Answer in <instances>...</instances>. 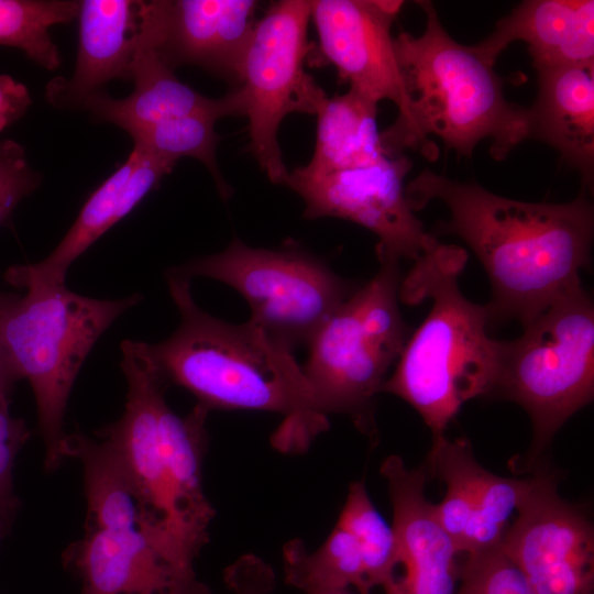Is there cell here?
Segmentation results:
<instances>
[{
	"label": "cell",
	"mask_w": 594,
	"mask_h": 594,
	"mask_svg": "<svg viewBox=\"0 0 594 594\" xmlns=\"http://www.w3.org/2000/svg\"><path fill=\"white\" fill-rule=\"evenodd\" d=\"M405 194L414 211L435 199L448 208L438 230L462 239L485 268L491 324L510 319L524 328L588 265L594 209L584 191L564 204L527 202L425 169Z\"/></svg>",
	"instance_id": "6da1fadb"
},
{
	"label": "cell",
	"mask_w": 594,
	"mask_h": 594,
	"mask_svg": "<svg viewBox=\"0 0 594 594\" xmlns=\"http://www.w3.org/2000/svg\"><path fill=\"white\" fill-rule=\"evenodd\" d=\"M166 280L180 323L165 340L146 343L165 383L186 388L209 411L282 414L274 447L305 451L329 425L292 352L250 320L234 324L204 311L193 298L189 278L170 270Z\"/></svg>",
	"instance_id": "7a4b0ae2"
},
{
	"label": "cell",
	"mask_w": 594,
	"mask_h": 594,
	"mask_svg": "<svg viewBox=\"0 0 594 594\" xmlns=\"http://www.w3.org/2000/svg\"><path fill=\"white\" fill-rule=\"evenodd\" d=\"M466 260L463 248L438 242L415 261L399 286L402 302L430 299L431 307L382 392L408 403L432 437L444 435L463 404L491 396L497 375L499 341L488 336L487 306L472 302L459 288Z\"/></svg>",
	"instance_id": "3957f363"
},
{
	"label": "cell",
	"mask_w": 594,
	"mask_h": 594,
	"mask_svg": "<svg viewBox=\"0 0 594 594\" xmlns=\"http://www.w3.org/2000/svg\"><path fill=\"white\" fill-rule=\"evenodd\" d=\"M421 35L402 32L395 52L408 97V117L381 132L387 155L415 147L428 158L437 150L429 135L447 148L470 157L482 140H490L492 156L504 160L528 139L527 108L509 102L503 80L474 46L454 41L429 1Z\"/></svg>",
	"instance_id": "277c9868"
},
{
	"label": "cell",
	"mask_w": 594,
	"mask_h": 594,
	"mask_svg": "<svg viewBox=\"0 0 594 594\" xmlns=\"http://www.w3.org/2000/svg\"><path fill=\"white\" fill-rule=\"evenodd\" d=\"M23 289L11 297L0 332L19 380H28L34 393L45 465L52 470L67 457L64 417L80 367L102 333L142 297L98 299L65 285Z\"/></svg>",
	"instance_id": "5b68a950"
},
{
	"label": "cell",
	"mask_w": 594,
	"mask_h": 594,
	"mask_svg": "<svg viewBox=\"0 0 594 594\" xmlns=\"http://www.w3.org/2000/svg\"><path fill=\"white\" fill-rule=\"evenodd\" d=\"M375 276L350 297L310 341L302 367L318 409L348 416L377 441L376 396L409 336L399 309V262L381 258Z\"/></svg>",
	"instance_id": "8992f818"
},
{
	"label": "cell",
	"mask_w": 594,
	"mask_h": 594,
	"mask_svg": "<svg viewBox=\"0 0 594 594\" xmlns=\"http://www.w3.org/2000/svg\"><path fill=\"white\" fill-rule=\"evenodd\" d=\"M492 396L521 406L534 429L530 464L594 395V306L581 279L558 296L521 336L499 341Z\"/></svg>",
	"instance_id": "52a82bcc"
},
{
	"label": "cell",
	"mask_w": 594,
	"mask_h": 594,
	"mask_svg": "<svg viewBox=\"0 0 594 594\" xmlns=\"http://www.w3.org/2000/svg\"><path fill=\"white\" fill-rule=\"evenodd\" d=\"M208 277L238 290L251 308L250 321L288 351L309 344L354 292L322 261L299 250H266L234 238L220 253L173 268Z\"/></svg>",
	"instance_id": "ba28073f"
},
{
	"label": "cell",
	"mask_w": 594,
	"mask_h": 594,
	"mask_svg": "<svg viewBox=\"0 0 594 594\" xmlns=\"http://www.w3.org/2000/svg\"><path fill=\"white\" fill-rule=\"evenodd\" d=\"M310 1L282 0L255 21L241 69L240 88L249 119V150L268 179L284 184L288 170L277 140L292 112L316 114L327 97L305 72Z\"/></svg>",
	"instance_id": "9c48e42d"
},
{
	"label": "cell",
	"mask_w": 594,
	"mask_h": 594,
	"mask_svg": "<svg viewBox=\"0 0 594 594\" xmlns=\"http://www.w3.org/2000/svg\"><path fill=\"white\" fill-rule=\"evenodd\" d=\"M121 353L120 365L128 384L124 411L98 435L113 444L139 487L145 534L170 562L194 570L202 548L184 522L158 441V411L167 384L152 362L145 342L125 340Z\"/></svg>",
	"instance_id": "30bf717a"
},
{
	"label": "cell",
	"mask_w": 594,
	"mask_h": 594,
	"mask_svg": "<svg viewBox=\"0 0 594 594\" xmlns=\"http://www.w3.org/2000/svg\"><path fill=\"white\" fill-rule=\"evenodd\" d=\"M411 166L399 154L324 175H308L297 167L284 185L302 198L307 219L350 220L377 235L378 260L416 261L439 241L425 230L406 198L404 179Z\"/></svg>",
	"instance_id": "8fae6325"
},
{
	"label": "cell",
	"mask_w": 594,
	"mask_h": 594,
	"mask_svg": "<svg viewBox=\"0 0 594 594\" xmlns=\"http://www.w3.org/2000/svg\"><path fill=\"white\" fill-rule=\"evenodd\" d=\"M502 549L535 594H594V528L564 501L557 474L538 469L517 506Z\"/></svg>",
	"instance_id": "7c38bea8"
},
{
	"label": "cell",
	"mask_w": 594,
	"mask_h": 594,
	"mask_svg": "<svg viewBox=\"0 0 594 594\" xmlns=\"http://www.w3.org/2000/svg\"><path fill=\"white\" fill-rule=\"evenodd\" d=\"M254 0L139 1V26L172 68L196 66L240 86Z\"/></svg>",
	"instance_id": "4fadbf2b"
},
{
	"label": "cell",
	"mask_w": 594,
	"mask_h": 594,
	"mask_svg": "<svg viewBox=\"0 0 594 594\" xmlns=\"http://www.w3.org/2000/svg\"><path fill=\"white\" fill-rule=\"evenodd\" d=\"M403 1L312 0L314 21L323 57L349 81L350 89L378 103L393 101L408 117V97L391 34Z\"/></svg>",
	"instance_id": "5bb4252c"
},
{
	"label": "cell",
	"mask_w": 594,
	"mask_h": 594,
	"mask_svg": "<svg viewBox=\"0 0 594 594\" xmlns=\"http://www.w3.org/2000/svg\"><path fill=\"white\" fill-rule=\"evenodd\" d=\"M80 594H216L195 570L170 562L140 528H86L64 553Z\"/></svg>",
	"instance_id": "9a60e30c"
},
{
	"label": "cell",
	"mask_w": 594,
	"mask_h": 594,
	"mask_svg": "<svg viewBox=\"0 0 594 594\" xmlns=\"http://www.w3.org/2000/svg\"><path fill=\"white\" fill-rule=\"evenodd\" d=\"M393 506V524L404 574L385 594H455L460 566L452 539L425 495L427 469L408 468L399 455L381 464Z\"/></svg>",
	"instance_id": "2e32d148"
},
{
	"label": "cell",
	"mask_w": 594,
	"mask_h": 594,
	"mask_svg": "<svg viewBox=\"0 0 594 594\" xmlns=\"http://www.w3.org/2000/svg\"><path fill=\"white\" fill-rule=\"evenodd\" d=\"M175 165L133 146L128 158L84 204L56 248L42 261L10 266L11 286L65 285L70 265L100 237L127 217Z\"/></svg>",
	"instance_id": "e0dca14e"
},
{
	"label": "cell",
	"mask_w": 594,
	"mask_h": 594,
	"mask_svg": "<svg viewBox=\"0 0 594 594\" xmlns=\"http://www.w3.org/2000/svg\"><path fill=\"white\" fill-rule=\"evenodd\" d=\"M135 0H81L78 10V51L70 77H55L45 88L48 103L58 109L85 110L113 79L130 80L138 44Z\"/></svg>",
	"instance_id": "ac0fdd59"
},
{
	"label": "cell",
	"mask_w": 594,
	"mask_h": 594,
	"mask_svg": "<svg viewBox=\"0 0 594 594\" xmlns=\"http://www.w3.org/2000/svg\"><path fill=\"white\" fill-rule=\"evenodd\" d=\"M130 80L134 88L129 96L117 99L105 91L92 97L85 110L94 119L111 123L128 134L164 119L191 113H215L221 119L245 114L240 88L220 98L194 90L177 78L140 26Z\"/></svg>",
	"instance_id": "d6986e66"
},
{
	"label": "cell",
	"mask_w": 594,
	"mask_h": 594,
	"mask_svg": "<svg viewBox=\"0 0 594 594\" xmlns=\"http://www.w3.org/2000/svg\"><path fill=\"white\" fill-rule=\"evenodd\" d=\"M515 41L527 43L536 70L594 64V1H524L474 47L495 64L499 54Z\"/></svg>",
	"instance_id": "ffe728a7"
},
{
	"label": "cell",
	"mask_w": 594,
	"mask_h": 594,
	"mask_svg": "<svg viewBox=\"0 0 594 594\" xmlns=\"http://www.w3.org/2000/svg\"><path fill=\"white\" fill-rule=\"evenodd\" d=\"M538 92L528 107V139L554 147L592 188L594 176V64L537 69Z\"/></svg>",
	"instance_id": "44dd1931"
},
{
	"label": "cell",
	"mask_w": 594,
	"mask_h": 594,
	"mask_svg": "<svg viewBox=\"0 0 594 594\" xmlns=\"http://www.w3.org/2000/svg\"><path fill=\"white\" fill-rule=\"evenodd\" d=\"M315 151L307 165L308 175L369 166L387 155L377 125V103L353 89L326 97L316 111Z\"/></svg>",
	"instance_id": "7402d4cb"
},
{
	"label": "cell",
	"mask_w": 594,
	"mask_h": 594,
	"mask_svg": "<svg viewBox=\"0 0 594 594\" xmlns=\"http://www.w3.org/2000/svg\"><path fill=\"white\" fill-rule=\"evenodd\" d=\"M67 455L79 458L84 465L88 510L86 528H141L145 514L139 487L113 444L99 437H67Z\"/></svg>",
	"instance_id": "603a6c76"
},
{
	"label": "cell",
	"mask_w": 594,
	"mask_h": 594,
	"mask_svg": "<svg viewBox=\"0 0 594 594\" xmlns=\"http://www.w3.org/2000/svg\"><path fill=\"white\" fill-rule=\"evenodd\" d=\"M427 473L447 486V493L435 510L441 526L461 553L465 530L474 515L483 475L486 471L475 459L466 439L449 440L446 435L432 437Z\"/></svg>",
	"instance_id": "cb8c5ba5"
},
{
	"label": "cell",
	"mask_w": 594,
	"mask_h": 594,
	"mask_svg": "<svg viewBox=\"0 0 594 594\" xmlns=\"http://www.w3.org/2000/svg\"><path fill=\"white\" fill-rule=\"evenodd\" d=\"M221 118L215 113L200 112L164 119L129 135L133 146L173 165L182 157L200 161L215 179L222 198L232 189L223 179L216 158L220 135L215 125Z\"/></svg>",
	"instance_id": "d4e9b609"
},
{
	"label": "cell",
	"mask_w": 594,
	"mask_h": 594,
	"mask_svg": "<svg viewBox=\"0 0 594 594\" xmlns=\"http://www.w3.org/2000/svg\"><path fill=\"white\" fill-rule=\"evenodd\" d=\"M78 10L75 0H0V45L18 48L37 66L55 70L62 56L50 31L72 22Z\"/></svg>",
	"instance_id": "484cf974"
},
{
	"label": "cell",
	"mask_w": 594,
	"mask_h": 594,
	"mask_svg": "<svg viewBox=\"0 0 594 594\" xmlns=\"http://www.w3.org/2000/svg\"><path fill=\"white\" fill-rule=\"evenodd\" d=\"M530 482L528 477H504L485 471L474 515L465 530L461 552L472 554L502 546L509 518Z\"/></svg>",
	"instance_id": "4316f807"
},
{
	"label": "cell",
	"mask_w": 594,
	"mask_h": 594,
	"mask_svg": "<svg viewBox=\"0 0 594 594\" xmlns=\"http://www.w3.org/2000/svg\"><path fill=\"white\" fill-rule=\"evenodd\" d=\"M459 581L455 594H535L502 546L468 554Z\"/></svg>",
	"instance_id": "83f0119b"
},
{
	"label": "cell",
	"mask_w": 594,
	"mask_h": 594,
	"mask_svg": "<svg viewBox=\"0 0 594 594\" xmlns=\"http://www.w3.org/2000/svg\"><path fill=\"white\" fill-rule=\"evenodd\" d=\"M40 173L26 158L23 146L13 140L0 141V224L40 185Z\"/></svg>",
	"instance_id": "f1b7e54d"
},
{
	"label": "cell",
	"mask_w": 594,
	"mask_h": 594,
	"mask_svg": "<svg viewBox=\"0 0 594 594\" xmlns=\"http://www.w3.org/2000/svg\"><path fill=\"white\" fill-rule=\"evenodd\" d=\"M23 420L9 413V399L0 398V516L14 507L12 468L14 458L29 437Z\"/></svg>",
	"instance_id": "f546056e"
},
{
	"label": "cell",
	"mask_w": 594,
	"mask_h": 594,
	"mask_svg": "<svg viewBox=\"0 0 594 594\" xmlns=\"http://www.w3.org/2000/svg\"><path fill=\"white\" fill-rule=\"evenodd\" d=\"M223 580L232 594H272L276 586L274 569L256 554L238 558L223 572Z\"/></svg>",
	"instance_id": "4dcf8cb0"
},
{
	"label": "cell",
	"mask_w": 594,
	"mask_h": 594,
	"mask_svg": "<svg viewBox=\"0 0 594 594\" xmlns=\"http://www.w3.org/2000/svg\"><path fill=\"white\" fill-rule=\"evenodd\" d=\"M32 102L28 88L13 77L0 75V132L19 120Z\"/></svg>",
	"instance_id": "1f68e13d"
},
{
	"label": "cell",
	"mask_w": 594,
	"mask_h": 594,
	"mask_svg": "<svg viewBox=\"0 0 594 594\" xmlns=\"http://www.w3.org/2000/svg\"><path fill=\"white\" fill-rule=\"evenodd\" d=\"M13 296L12 293H4L0 289V330H1V320L4 314V310ZM19 380L15 371L13 370L9 358L7 355L0 332V398H8L12 392L14 383Z\"/></svg>",
	"instance_id": "d6a6232c"
},
{
	"label": "cell",
	"mask_w": 594,
	"mask_h": 594,
	"mask_svg": "<svg viewBox=\"0 0 594 594\" xmlns=\"http://www.w3.org/2000/svg\"><path fill=\"white\" fill-rule=\"evenodd\" d=\"M306 594H352L349 588H339V590H318L312 591Z\"/></svg>",
	"instance_id": "836d02e7"
}]
</instances>
